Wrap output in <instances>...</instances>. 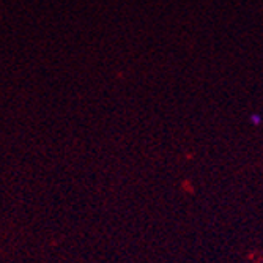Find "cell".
I'll return each instance as SVG.
<instances>
[{
  "mask_svg": "<svg viewBox=\"0 0 263 263\" xmlns=\"http://www.w3.org/2000/svg\"><path fill=\"white\" fill-rule=\"evenodd\" d=\"M249 122H251L252 126H260V125L263 123V117H261L260 114L254 112V114L249 115Z\"/></svg>",
  "mask_w": 263,
  "mask_h": 263,
  "instance_id": "cell-1",
  "label": "cell"
}]
</instances>
